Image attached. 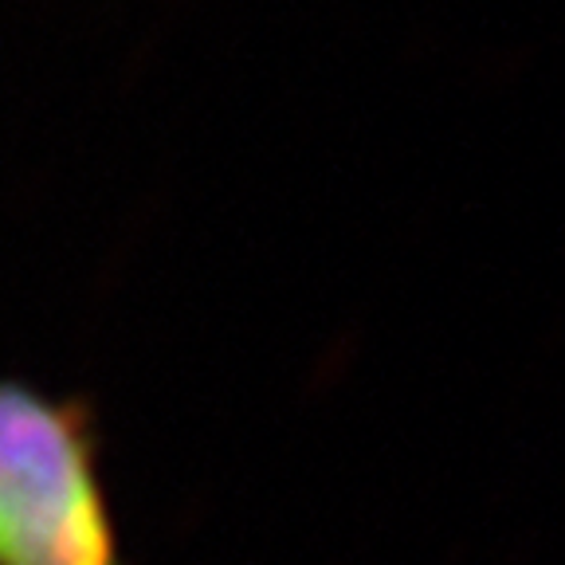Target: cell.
<instances>
[{"label": "cell", "instance_id": "cell-1", "mask_svg": "<svg viewBox=\"0 0 565 565\" xmlns=\"http://www.w3.org/2000/svg\"><path fill=\"white\" fill-rule=\"evenodd\" d=\"M0 565H134L95 405L20 377H0Z\"/></svg>", "mask_w": 565, "mask_h": 565}]
</instances>
